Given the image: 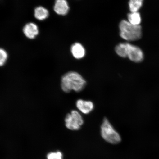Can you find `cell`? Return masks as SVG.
<instances>
[{
  "mask_svg": "<svg viewBox=\"0 0 159 159\" xmlns=\"http://www.w3.org/2000/svg\"><path fill=\"white\" fill-rule=\"evenodd\" d=\"M86 85L85 79L76 71H69L61 77V87L65 93H69L72 91L80 92L85 88Z\"/></svg>",
  "mask_w": 159,
  "mask_h": 159,
  "instance_id": "obj_1",
  "label": "cell"
},
{
  "mask_svg": "<svg viewBox=\"0 0 159 159\" xmlns=\"http://www.w3.org/2000/svg\"><path fill=\"white\" fill-rule=\"evenodd\" d=\"M119 28L120 36L125 40L137 41L142 37V27L140 25H133L126 20H123L119 24Z\"/></svg>",
  "mask_w": 159,
  "mask_h": 159,
  "instance_id": "obj_2",
  "label": "cell"
},
{
  "mask_svg": "<svg viewBox=\"0 0 159 159\" xmlns=\"http://www.w3.org/2000/svg\"><path fill=\"white\" fill-rule=\"evenodd\" d=\"M101 134L103 139L109 143L116 144L121 142L120 135L107 118L103 119L101 127Z\"/></svg>",
  "mask_w": 159,
  "mask_h": 159,
  "instance_id": "obj_3",
  "label": "cell"
},
{
  "mask_svg": "<svg viewBox=\"0 0 159 159\" xmlns=\"http://www.w3.org/2000/svg\"><path fill=\"white\" fill-rule=\"evenodd\" d=\"M65 124L66 126L69 130H77L84 124V120L78 111L73 110L66 116Z\"/></svg>",
  "mask_w": 159,
  "mask_h": 159,
  "instance_id": "obj_4",
  "label": "cell"
},
{
  "mask_svg": "<svg viewBox=\"0 0 159 159\" xmlns=\"http://www.w3.org/2000/svg\"><path fill=\"white\" fill-rule=\"evenodd\" d=\"M127 57L133 62L139 63L143 60L144 54L140 48L129 43Z\"/></svg>",
  "mask_w": 159,
  "mask_h": 159,
  "instance_id": "obj_5",
  "label": "cell"
},
{
  "mask_svg": "<svg viewBox=\"0 0 159 159\" xmlns=\"http://www.w3.org/2000/svg\"><path fill=\"white\" fill-rule=\"evenodd\" d=\"M76 106L80 111L84 114L91 113L94 109V104L92 101L79 99L76 102Z\"/></svg>",
  "mask_w": 159,
  "mask_h": 159,
  "instance_id": "obj_6",
  "label": "cell"
},
{
  "mask_svg": "<svg viewBox=\"0 0 159 159\" xmlns=\"http://www.w3.org/2000/svg\"><path fill=\"white\" fill-rule=\"evenodd\" d=\"M53 9L57 14L65 16L68 13L69 7L66 0H56Z\"/></svg>",
  "mask_w": 159,
  "mask_h": 159,
  "instance_id": "obj_7",
  "label": "cell"
},
{
  "mask_svg": "<svg viewBox=\"0 0 159 159\" xmlns=\"http://www.w3.org/2000/svg\"><path fill=\"white\" fill-rule=\"evenodd\" d=\"M23 31L25 36L30 39H35L39 33L38 27L33 23L27 24L24 27Z\"/></svg>",
  "mask_w": 159,
  "mask_h": 159,
  "instance_id": "obj_8",
  "label": "cell"
},
{
  "mask_svg": "<svg viewBox=\"0 0 159 159\" xmlns=\"http://www.w3.org/2000/svg\"><path fill=\"white\" fill-rule=\"evenodd\" d=\"M70 51L73 57L77 59H83L86 54V51L84 47L79 43H75L71 45Z\"/></svg>",
  "mask_w": 159,
  "mask_h": 159,
  "instance_id": "obj_9",
  "label": "cell"
},
{
  "mask_svg": "<svg viewBox=\"0 0 159 159\" xmlns=\"http://www.w3.org/2000/svg\"><path fill=\"white\" fill-rule=\"evenodd\" d=\"M34 16L40 21H43L47 18L49 13L47 9L42 7H37L34 10Z\"/></svg>",
  "mask_w": 159,
  "mask_h": 159,
  "instance_id": "obj_10",
  "label": "cell"
},
{
  "mask_svg": "<svg viewBox=\"0 0 159 159\" xmlns=\"http://www.w3.org/2000/svg\"><path fill=\"white\" fill-rule=\"evenodd\" d=\"M129 43H120L116 46L115 51L119 56L122 58L127 57Z\"/></svg>",
  "mask_w": 159,
  "mask_h": 159,
  "instance_id": "obj_11",
  "label": "cell"
},
{
  "mask_svg": "<svg viewBox=\"0 0 159 159\" xmlns=\"http://www.w3.org/2000/svg\"><path fill=\"white\" fill-rule=\"evenodd\" d=\"M128 19L129 23L134 25H140L142 21L140 14L138 12L129 13L128 15Z\"/></svg>",
  "mask_w": 159,
  "mask_h": 159,
  "instance_id": "obj_12",
  "label": "cell"
},
{
  "mask_svg": "<svg viewBox=\"0 0 159 159\" xmlns=\"http://www.w3.org/2000/svg\"><path fill=\"white\" fill-rule=\"evenodd\" d=\"M143 0H129V9L131 12H138L142 7Z\"/></svg>",
  "mask_w": 159,
  "mask_h": 159,
  "instance_id": "obj_13",
  "label": "cell"
},
{
  "mask_svg": "<svg viewBox=\"0 0 159 159\" xmlns=\"http://www.w3.org/2000/svg\"><path fill=\"white\" fill-rule=\"evenodd\" d=\"M8 55L4 49L0 48V67L4 65L7 61Z\"/></svg>",
  "mask_w": 159,
  "mask_h": 159,
  "instance_id": "obj_14",
  "label": "cell"
},
{
  "mask_svg": "<svg viewBox=\"0 0 159 159\" xmlns=\"http://www.w3.org/2000/svg\"><path fill=\"white\" fill-rule=\"evenodd\" d=\"M62 153L59 151L49 153L47 155V159H63Z\"/></svg>",
  "mask_w": 159,
  "mask_h": 159,
  "instance_id": "obj_15",
  "label": "cell"
}]
</instances>
